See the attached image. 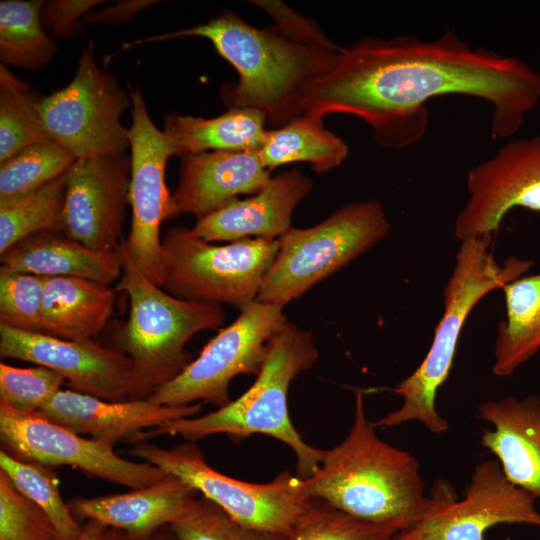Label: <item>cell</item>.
Masks as SVG:
<instances>
[{"instance_id": "obj_1", "label": "cell", "mask_w": 540, "mask_h": 540, "mask_svg": "<svg viewBox=\"0 0 540 540\" xmlns=\"http://www.w3.org/2000/svg\"><path fill=\"white\" fill-rule=\"evenodd\" d=\"M449 94L488 101L492 138L505 139L540 102V73L519 58L472 48L452 31L430 41L366 36L341 47L331 69L310 84L305 112L358 116L380 145L400 150L424 137L425 104Z\"/></svg>"}, {"instance_id": "obj_2", "label": "cell", "mask_w": 540, "mask_h": 540, "mask_svg": "<svg viewBox=\"0 0 540 540\" xmlns=\"http://www.w3.org/2000/svg\"><path fill=\"white\" fill-rule=\"evenodd\" d=\"M375 428L358 391L347 436L324 450L319 470L304 479L305 490L359 519L406 529L432 508L435 498L425 495L416 457L380 439Z\"/></svg>"}, {"instance_id": "obj_3", "label": "cell", "mask_w": 540, "mask_h": 540, "mask_svg": "<svg viewBox=\"0 0 540 540\" xmlns=\"http://www.w3.org/2000/svg\"><path fill=\"white\" fill-rule=\"evenodd\" d=\"M186 36L209 39L236 69L239 79L222 88L223 101L262 111L272 129L305 113L310 84L331 69L338 53L295 43L274 28L253 27L232 12L137 44Z\"/></svg>"}, {"instance_id": "obj_4", "label": "cell", "mask_w": 540, "mask_h": 540, "mask_svg": "<svg viewBox=\"0 0 540 540\" xmlns=\"http://www.w3.org/2000/svg\"><path fill=\"white\" fill-rule=\"evenodd\" d=\"M317 359L312 333L288 320L272 340L256 380L241 396L205 415L169 421L144 431L139 441L179 435L196 442L215 434L241 440L263 434L281 441L294 452L296 475L307 479L319 470L324 450L307 444L295 429L288 410V390L291 382Z\"/></svg>"}, {"instance_id": "obj_5", "label": "cell", "mask_w": 540, "mask_h": 540, "mask_svg": "<svg viewBox=\"0 0 540 540\" xmlns=\"http://www.w3.org/2000/svg\"><path fill=\"white\" fill-rule=\"evenodd\" d=\"M491 236L460 242L453 270L444 286V310L431 346L420 365L391 389L402 397L401 406L374 422L375 427L418 421L435 434L449 430L448 420L436 408V398L449 377L469 314L487 294L502 289L533 265L532 260L515 256L498 263L492 254Z\"/></svg>"}, {"instance_id": "obj_6", "label": "cell", "mask_w": 540, "mask_h": 540, "mask_svg": "<svg viewBox=\"0 0 540 540\" xmlns=\"http://www.w3.org/2000/svg\"><path fill=\"white\" fill-rule=\"evenodd\" d=\"M122 266L115 287L129 298L127 322L117 335V347L132 363L130 399H146L174 380L191 363L186 344L197 333L224 322L221 305L177 298L153 283L131 258L126 239L115 249Z\"/></svg>"}, {"instance_id": "obj_7", "label": "cell", "mask_w": 540, "mask_h": 540, "mask_svg": "<svg viewBox=\"0 0 540 540\" xmlns=\"http://www.w3.org/2000/svg\"><path fill=\"white\" fill-rule=\"evenodd\" d=\"M390 228L375 199L346 204L313 227H291L278 239V253L257 300L284 307L368 251Z\"/></svg>"}, {"instance_id": "obj_8", "label": "cell", "mask_w": 540, "mask_h": 540, "mask_svg": "<svg viewBox=\"0 0 540 540\" xmlns=\"http://www.w3.org/2000/svg\"><path fill=\"white\" fill-rule=\"evenodd\" d=\"M278 250V239L245 238L213 245L192 228L170 227L162 239L161 287L183 300L242 310L257 300Z\"/></svg>"}, {"instance_id": "obj_9", "label": "cell", "mask_w": 540, "mask_h": 540, "mask_svg": "<svg viewBox=\"0 0 540 540\" xmlns=\"http://www.w3.org/2000/svg\"><path fill=\"white\" fill-rule=\"evenodd\" d=\"M129 453L180 478L233 519L253 528L290 537L313 500L304 479L288 470L262 484L227 476L211 467L192 441L167 449L143 440L135 442Z\"/></svg>"}, {"instance_id": "obj_10", "label": "cell", "mask_w": 540, "mask_h": 540, "mask_svg": "<svg viewBox=\"0 0 540 540\" xmlns=\"http://www.w3.org/2000/svg\"><path fill=\"white\" fill-rule=\"evenodd\" d=\"M282 306L255 300L237 319L203 347L199 356L174 380L156 389L148 399L160 405L183 406L208 402L217 408L232 401L231 380L260 372L274 337L288 322Z\"/></svg>"}, {"instance_id": "obj_11", "label": "cell", "mask_w": 540, "mask_h": 540, "mask_svg": "<svg viewBox=\"0 0 540 540\" xmlns=\"http://www.w3.org/2000/svg\"><path fill=\"white\" fill-rule=\"evenodd\" d=\"M131 104L130 94L85 48L72 81L40 98L38 113L52 140L76 159H86L126 153L128 129L120 117Z\"/></svg>"}, {"instance_id": "obj_12", "label": "cell", "mask_w": 540, "mask_h": 540, "mask_svg": "<svg viewBox=\"0 0 540 540\" xmlns=\"http://www.w3.org/2000/svg\"><path fill=\"white\" fill-rule=\"evenodd\" d=\"M432 493V508L390 540H484L498 524L540 527L536 497L510 482L497 460L475 466L462 499L446 481H438Z\"/></svg>"}, {"instance_id": "obj_13", "label": "cell", "mask_w": 540, "mask_h": 540, "mask_svg": "<svg viewBox=\"0 0 540 540\" xmlns=\"http://www.w3.org/2000/svg\"><path fill=\"white\" fill-rule=\"evenodd\" d=\"M132 123L128 128L131 169L128 200L132 209L127 248L136 266L153 283H162L160 227L171 219L172 194L165 171L170 156L180 157L174 140L155 126L141 92L129 90Z\"/></svg>"}, {"instance_id": "obj_14", "label": "cell", "mask_w": 540, "mask_h": 540, "mask_svg": "<svg viewBox=\"0 0 540 540\" xmlns=\"http://www.w3.org/2000/svg\"><path fill=\"white\" fill-rule=\"evenodd\" d=\"M0 439L2 449L19 459L45 466H70L131 489L152 485L167 475L147 462L120 457L112 442L85 438L38 411L18 412L0 404Z\"/></svg>"}, {"instance_id": "obj_15", "label": "cell", "mask_w": 540, "mask_h": 540, "mask_svg": "<svg viewBox=\"0 0 540 540\" xmlns=\"http://www.w3.org/2000/svg\"><path fill=\"white\" fill-rule=\"evenodd\" d=\"M466 186L454 223L460 242L492 235L514 208L540 212V135L507 142L468 171Z\"/></svg>"}, {"instance_id": "obj_16", "label": "cell", "mask_w": 540, "mask_h": 540, "mask_svg": "<svg viewBox=\"0 0 540 540\" xmlns=\"http://www.w3.org/2000/svg\"><path fill=\"white\" fill-rule=\"evenodd\" d=\"M0 354L51 369L74 391L107 401L130 399L131 360L92 339L66 340L0 324Z\"/></svg>"}, {"instance_id": "obj_17", "label": "cell", "mask_w": 540, "mask_h": 540, "mask_svg": "<svg viewBox=\"0 0 540 540\" xmlns=\"http://www.w3.org/2000/svg\"><path fill=\"white\" fill-rule=\"evenodd\" d=\"M127 153L76 159L66 171L63 230L96 251H114L121 240L129 194Z\"/></svg>"}, {"instance_id": "obj_18", "label": "cell", "mask_w": 540, "mask_h": 540, "mask_svg": "<svg viewBox=\"0 0 540 540\" xmlns=\"http://www.w3.org/2000/svg\"><path fill=\"white\" fill-rule=\"evenodd\" d=\"M202 404L169 406L154 403L148 398L107 401L74 390L60 389L38 412L79 435H89L115 444L120 440L135 443L145 429L197 416Z\"/></svg>"}, {"instance_id": "obj_19", "label": "cell", "mask_w": 540, "mask_h": 540, "mask_svg": "<svg viewBox=\"0 0 540 540\" xmlns=\"http://www.w3.org/2000/svg\"><path fill=\"white\" fill-rule=\"evenodd\" d=\"M179 182L172 194L171 218L197 220L241 194H256L272 178L258 150L208 151L180 157Z\"/></svg>"}, {"instance_id": "obj_20", "label": "cell", "mask_w": 540, "mask_h": 540, "mask_svg": "<svg viewBox=\"0 0 540 540\" xmlns=\"http://www.w3.org/2000/svg\"><path fill=\"white\" fill-rule=\"evenodd\" d=\"M311 189V179L297 168L283 171L258 193L198 219L192 229L207 242L279 239L291 228L294 209Z\"/></svg>"}, {"instance_id": "obj_21", "label": "cell", "mask_w": 540, "mask_h": 540, "mask_svg": "<svg viewBox=\"0 0 540 540\" xmlns=\"http://www.w3.org/2000/svg\"><path fill=\"white\" fill-rule=\"evenodd\" d=\"M476 418L492 425L483 430L480 443L495 455L507 479L540 497V396L485 401Z\"/></svg>"}, {"instance_id": "obj_22", "label": "cell", "mask_w": 540, "mask_h": 540, "mask_svg": "<svg viewBox=\"0 0 540 540\" xmlns=\"http://www.w3.org/2000/svg\"><path fill=\"white\" fill-rule=\"evenodd\" d=\"M197 494L183 480L167 473L160 481L143 488L91 498L77 497L67 505L78 522L96 520L130 539H143L174 523Z\"/></svg>"}, {"instance_id": "obj_23", "label": "cell", "mask_w": 540, "mask_h": 540, "mask_svg": "<svg viewBox=\"0 0 540 540\" xmlns=\"http://www.w3.org/2000/svg\"><path fill=\"white\" fill-rule=\"evenodd\" d=\"M0 256L1 267L41 277H77L109 285L122 275L116 250H93L61 231L28 236Z\"/></svg>"}, {"instance_id": "obj_24", "label": "cell", "mask_w": 540, "mask_h": 540, "mask_svg": "<svg viewBox=\"0 0 540 540\" xmlns=\"http://www.w3.org/2000/svg\"><path fill=\"white\" fill-rule=\"evenodd\" d=\"M42 333L66 340L97 336L112 315L116 290L77 277H44Z\"/></svg>"}, {"instance_id": "obj_25", "label": "cell", "mask_w": 540, "mask_h": 540, "mask_svg": "<svg viewBox=\"0 0 540 540\" xmlns=\"http://www.w3.org/2000/svg\"><path fill=\"white\" fill-rule=\"evenodd\" d=\"M502 290L505 319L497 326L492 372L508 377L540 350V273L524 274Z\"/></svg>"}, {"instance_id": "obj_26", "label": "cell", "mask_w": 540, "mask_h": 540, "mask_svg": "<svg viewBox=\"0 0 540 540\" xmlns=\"http://www.w3.org/2000/svg\"><path fill=\"white\" fill-rule=\"evenodd\" d=\"M266 123L265 114L258 109L233 107L213 118L169 114L164 131L179 147L181 157L208 151L258 150Z\"/></svg>"}, {"instance_id": "obj_27", "label": "cell", "mask_w": 540, "mask_h": 540, "mask_svg": "<svg viewBox=\"0 0 540 540\" xmlns=\"http://www.w3.org/2000/svg\"><path fill=\"white\" fill-rule=\"evenodd\" d=\"M258 153L270 170L306 161L316 173L323 174L343 163L349 147L324 126L323 116L305 112L280 128L267 130Z\"/></svg>"}, {"instance_id": "obj_28", "label": "cell", "mask_w": 540, "mask_h": 540, "mask_svg": "<svg viewBox=\"0 0 540 540\" xmlns=\"http://www.w3.org/2000/svg\"><path fill=\"white\" fill-rule=\"evenodd\" d=\"M42 0L0 2V60L3 65L38 70L56 54L54 41L41 22Z\"/></svg>"}, {"instance_id": "obj_29", "label": "cell", "mask_w": 540, "mask_h": 540, "mask_svg": "<svg viewBox=\"0 0 540 540\" xmlns=\"http://www.w3.org/2000/svg\"><path fill=\"white\" fill-rule=\"evenodd\" d=\"M65 173L28 194L0 204V255L33 234L62 232Z\"/></svg>"}, {"instance_id": "obj_30", "label": "cell", "mask_w": 540, "mask_h": 540, "mask_svg": "<svg viewBox=\"0 0 540 540\" xmlns=\"http://www.w3.org/2000/svg\"><path fill=\"white\" fill-rule=\"evenodd\" d=\"M30 87L0 64V163L32 144L52 140Z\"/></svg>"}, {"instance_id": "obj_31", "label": "cell", "mask_w": 540, "mask_h": 540, "mask_svg": "<svg viewBox=\"0 0 540 540\" xmlns=\"http://www.w3.org/2000/svg\"><path fill=\"white\" fill-rule=\"evenodd\" d=\"M0 470L20 493L44 511L61 540H77L81 536L83 525L62 499L58 479L47 466L19 459L1 449Z\"/></svg>"}, {"instance_id": "obj_32", "label": "cell", "mask_w": 540, "mask_h": 540, "mask_svg": "<svg viewBox=\"0 0 540 540\" xmlns=\"http://www.w3.org/2000/svg\"><path fill=\"white\" fill-rule=\"evenodd\" d=\"M76 157L54 140L32 144L0 163V204L63 175Z\"/></svg>"}, {"instance_id": "obj_33", "label": "cell", "mask_w": 540, "mask_h": 540, "mask_svg": "<svg viewBox=\"0 0 540 540\" xmlns=\"http://www.w3.org/2000/svg\"><path fill=\"white\" fill-rule=\"evenodd\" d=\"M404 529L399 523L381 524L359 519L313 498L290 540H390Z\"/></svg>"}, {"instance_id": "obj_34", "label": "cell", "mask_w": 540, "mask_h": 540, "mask_svg": "<svg viewBox=\"0 0 540 540\" xmlns=\"http://www.w3.org/2000/svg\"><path fill=\"white\" fill-rule=\"evenodd\" d=\"M179 540H290L284 534L244 525L200 494L187 503L171 525Z\"/></svg>"}, {"instance_id": "obj_35", "label": "cell", "mask_w": 540, "mask_h": 540, "mask_svg": "<svg viewBox=\"0 0 540 540\" xmlns=\"http://www.w3.org/2000/svg\"><path fill=\"white\" fill-rule=\"evenodd\" d=\"M44 277L0 267V324L42 333Z\"/></svg>"}, {"instance_id": "obj_36", "label": "cell", "mask_w": 540, "mask_h": 540, "mask_svg": "<svg viewBox=\"0 0 540 540\" xmlns=\"http://www.w3.org/2000/svg\"><path fill=\"white\" fill-rule=\"evenodd\" d=\"M0 540H61L44 511L20 493L1 470Z\"/></svg>"}, {"instance_id": "obj_37", "label": "cell", "mask_w": 540, "mask_h": 540, "mask_svg": "<svg viewBox=\"0 0 540 540\" xmlns=\"http://www.w3.org/2000/svg\"><path fill=\"white\" fill-rule=\"evenodd\" d=\"M65 379L43 367L17 368L0 363V404L18 412L38 411L60 389Z\"/></svg>"}, {"instance_id": "obj_38", "label": "cell", "mask_w": 540, "mask_h": 540, "mask_svg": "<svg viewBox=\"0 0 540 540\" xmlns=\"http://www.w3.org/2000/svg\"><path fill=\"white\" fill-rule=\"evenodd\" d=\"M274 19V29L285 38L312 48L338 52L341 47L332 43L318 25L289 8L282 1H253Z\"/></svg>"}, {"instance_id": "obj_39", "label": "cell", "mask_w": 540, "mask_h": 540, "mask_svg": "<svg viewBox=\"0 0 540 540\" xmlns=\"http://www.w3.org/2000/svg\"><path fill=\"white\" fill-rule=\"evenodd\" d=\"M102 0H50L44 1L41 22L50 29L53 37L71 38L78 34L81 20L100 4Z\"/></svg>"}, {"instance_id": "obj_40", "label": "cell", "mask_w": 540, "mask_h": 540, "mask_svg": "<svg viewBox=\"0 0 540 540\" xmlns=\"http://www.w3.org/2000/svg\"><path fill=\"white\" fill-rule=\"evenodd\" d=\"M155 0H121L101 9L92 10L81 20L84 25H118L122 24L148 7L157 4Z\"/></svg>"}, {"instance_id": "obj_41", "label": "cell", "mask_w": 540, "mask_h": 540, "mask_svg": "<svg viewBox=\"0 0 540 540\" xmlns=\"http://www.w3.org/2000/svg\"><path fill=\"white\" fill-rule=\"evenodd\" d=\"M108 527L96 520H88L83 525V532L77 540H100Z\"/></svg>"}, {"instance_id": "obj_42", "label": "cell", "mask_w": 540, "mask_h": 540, "mask_svg": "<svg viewBox=\"0 0 540 540\" xmlns=\"http://www.w3.org/2000/svg\"><path fill=\"white\" fill-rule=\"evenodd\" d=\"M124 534V533H123ZM124 540H179L170 526H164L156 530L150 536L143 539H130L124 534Z\"/></svg>"}, {"instance_id": "obj_43", "label": "cell", "mask_w": 540, "mask_h": 540, "mask_svg": "<svg viewBox=\"0 0 540 540\" xmlns=\"http://www.w3.org/2000/svg\"><path fill=\"white\" fill-rule=\"evenodd\" d=\"M100 540H124V534L117 529L107 528Z\"/></svg>"}]
</instances>
